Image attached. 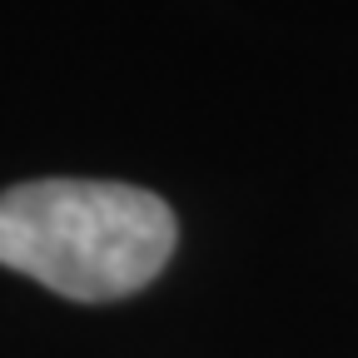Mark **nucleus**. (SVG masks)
<instances>
[{"instance_id":"nucleus-1","label":"nucleus","mask_w":358,"mask_h":358,"mask_svg":"<svg viewBox=\"0 0 358 358\" xmlns=\"http://www.w3.org/2000/svg\"><path fill=\"white\" fill-rule=\"evenodd\" d=\"M174 239V209L140 185L30 179L0 194V264L75 303L140 294Z\"/></svg>"}]
</instances>
